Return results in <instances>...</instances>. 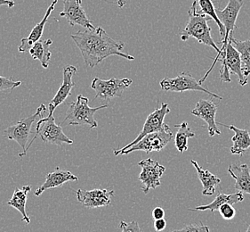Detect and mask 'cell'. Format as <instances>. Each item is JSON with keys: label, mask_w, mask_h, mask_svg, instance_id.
Wrapping results in <instances>:
<instances>
[{"label": "cell", "mask_w": 250, "mask_h": 232, "mask_svg": "<svg viewBox=\"0 0 250 232\" xmlns=\"http://www.w3.org/2000/svg\"><path fill=\"white\" fill-rule=\"evenodd\" d=\"M71 39L79 47L85 66L90 68L99 65L110 56H118L127 60H135V57L123 52L124 42L115 41L107 34L102 27L78 31L71 34Z\"/></svg>", "instance_id": "6da1fadb"}, {"label": "cell", "mask_w": 250, "mask_h": 232, "mask_svg": "<svg viewBox=\"0 0 250 232\" xmlns=\"http://www.w3.org/2000/svg\"><path fill=\"white\" fill-rule=\"evenodd\" d=\"M230 37L227 45L223 46L221 47L220 54L216 56L209 70L207 71L205 76L200 80V82L201 84L206 81L208 76L209 75V73L213 70V68L215 67V63L217 61L222 63L220 69L221 81L223 82H230V74L231 73V74H235L238 76L239 82L241 86H246L248 84V79H246L244 73H243L242 62L240 58V53L234 47V46L232 45Z\"/></svg>", "instance_id": "7a4b0ae2"}, {"label": "cell", "mask_w": 250, "mask_h": 232, "mask_svg": "<svg viewBox=\"0 0 250 232\" xmlns=\"http://www.w3.org/2000/svg\"><path fill=\"white\" fill-rule=\"evenodd\" d=\"M198 0H194L188 12V22L185 29L181 33V40L187 41L190 38H194L200 44H204L213 47L217 55L221 53V48L216 45L215 41L211 36V28L208 23L209 19L208 16L198 13L197 10Z\"/></svg>", "instance_id": "3957f363"}, {"label": "cell", "mask_w": 250, "mask_h": 232, "mask_svg": "<svg viewBox=\"0 0 250 232\" xmlns=\"http://www.w3.org/2000/svg\"><path fill=\"white\" fill-rule=\"evenodd\" d=\"M89 99L82 95L77 96V100L68 104V110L66 112V117L63 122H68L69 125H87L91 129L98 127V123L95 119V114L101 109L108 107V105L90 107Z\"/></svg>", "instance_id": "277c9868"}, {"label": "cell", "mask_w": 250, "mask_h": 232, "mask_svg": "<svg viewBox=\"0 0 250 232\" xmlns=\"http://www.w3.org/2000/svg\"><path fill=\"white\" fill-rule=\"evenodd\" d=\"M45 112H46V107L45 105L42 104L40 105L34 115L21 119V121H17L16 123L11 125L4 131L5 138L17 142L19 146L22 148V153L19 154V157H24L27 155L28 140L30 134L32 133L31 127L34 122L38 121L39 118L40 119L43 117V115Z\"/></svg>", "instance_id": "5b68a950"}, {"label": "cell", "mask_w": 250, "mask_h": 232, "mask_svg": "<svg viewBox=\"0 0 250 232\" xmlns=\"http://www.w3.org/2000/svg\"><path fill=\"white\" fill-rule=\"evenodd\" d=\"M34 135L35 136L33 137L30 144L28 145L27 147L28 150L35 140L36 138L38 137H40V139L45 143L56 145V146L73 144V140L66 136L62 126L55 123V118L53 116H47V117L45 118L42 117L37 121Z\"/></svg>", "instance_id": "8992f818"}, {"label": "cell", "mask_w": 250, "mask_h": 232, "mask_svg": "<svg viewBox=\"0 0 250 232\" xmlns=\"http://www.w3.org/2000/svg\"><path fill=\"white\" fill-rule=\"evenodd\" d=\"M161 90L165 91H173V92H185V91H202L208 95L222 100L223 97L218 96L213 92L207 90L202 86L200 81H196L195 78L190 74V72L183 71L179 75L175 78H164L160 81Z\"/></svg>", "instance_id": "52a82bcc"}, {"label": "cell", "mask_w": 250, "mask_h": 232, "mask_svg": "<svg viewBox=\"0 0 250 232\" xmlns=\"http://www.w3.org/2000/svg\"><path fill=\"white\" fill-rule=\"evenodd\" d=\"M132 83L133 81L128 78H111L107 81L95 78L92 81L91 89L95 91V98H101L104 101H110L114 97L122 96L124 91Z\"/></svg>", "instance_id": "ba28073f"}, {"label": "cell", "mask_w": 250, "mask_h": 232, "mask_svg": "<svg viewBox=\"0 0 250 232\" xmlns=\"http://www.w3.org/2000/svg\"><path fill=\"white\" fill-rule=\"evenodd\" d=\"M173 132L169 126L166 124L161 131L146 135L138 143L122 152L121 155H128L135 151H144L145 153L161 151L173 139Z\"/></svg>", "instance_id": "9c48e42d"}, {"label": "cell", "mask_w": 250, "mask_h": 232, "mask_svg": "<svg viewBox=\"0 0 250 232\" xmlns=\"http://www.w3.org/2000/svg\"><path fill=\"white\" fill-rule=\"evenodd\" d=\"M169 113H170V109L168 107V104L167 103H161V106H157V108L154 110V112H152L151 114L148 116L145 124H144V127H143V130L138 134V136L135 138V140L131 142L129 144H127L126 146L120 148V149H114V151H113L114 155L115 156L121 155L122 152L125 151L131 146L135 145L136 143H138L146 135L161 131L166 125V123L164 122L166 116L168 115Z\"/></svg>", "instance_id": "30bf717a"}, {"label": "cell", "mask_w": 250, "mask_h": 232, "mask_svg": "<svg viewBox=\"0 0 250 232\" xmlns=\"http://www.w3.org/2000/svg\"><path fill=\"white\" fill-rule=\"evenodd\" d=\"M138 165L142 168V172L138 178L141 182L142 191L148 194L150 189L160 187L161 185L160 179L165 172V167L151 158L141 161Z\"/></svg>", "instance_id": "8fae6325"}, {"label": "cell", "mask_w": 250, "mask_h": 232, "mask_svg": "<svg viewBox=\"0 0 250 232\" xmlns=\"http://www.w3.org/2000/svg\"><path fill=\"white\" fill-rule=\"evenodd\" d=\"M243 5V0H229L224 10L216 9L217 16L225 26V38L221 41L222 45H227L230 36L233 34L234 30L238 28V26L236 25V21Z\"/></svg>", "instance_id": "7c38bea8"}, {"label": "cell", "mask_w": 250, "mask_h": 232, "mask_svg": "<svg viewBox=\"0 0 250 232\" xmlns=\"http://www.w3.org/2000/svg\"><path fill=\"white\" fill-rule=\"evenodd\" d=\"M60 16L64 17L70 26H82L85 30L95 29L82 7V0H63V10Z\"/></svg>", "instance_id": "4fadbf2b"}, {"label": "cell", "mask_w": 250, "mask_h": 232, "mask_svg": "<svg viewBox=\"0 0 250 232\" xmlns=\"http://www.w3.org/2000/svg\"><path fill=\"white\" fill-rule=\"evenodd\" d=\"M78 201L85 208H99L110 206L111 197L114 196L113 190L105 188H96L93 190H76Z\"/></svg>", "instance_id": "5bb4252c"}, {"label": "cell", "mask_w": 250, "mask_h": 232, "mask_svg": "<svg viewBox=\"0 0 250 232\" xmlns=\"http://www.w3.org/2000/svg\"><path fill=\"white\" fill-rule=\"evenodd\" d=\"M216 112L217 106L212 99H201L197 102L195 108L191 111V115L199 117L208 124V135L210 137L221 135V131L215 121Z\"/></svg>", "instance_id": "9a60e30c"}, {"label": "cell", "mask_w": 250, "mask_h": 232, "mask_svg": "<svg viewBox=\"0 0 250 232\" xmlns=\"http://www.w3.org/2000/svg\"><path fill=\"white\" fill-rule=\"evenodd\" d=\"M77 71H78L77 67L73 66H67L63 69L62 83L57 91V93L54 96V98L51 100L48 105V110H49L48 116H53L55 109L65 101L68 96H70L71 91L75 86V83L73 82V76L75 75Z\"/></svg>", "instance_id": "2e32d148"}, {"label": "cell", "mask_w": 250, "mask_h": 232, "mask_svg": "<svg viewBox=\"0 0 250 232\" xmlns=\"http://www.w3.org/2000/svg\"><path fill=\"white\" fill-rule=\"evenodd\" d=\"M79 178L72 174L70 171L61 170L60 167H56L54 172L48 173L45 177V181L37 190L34 195L40 197L43 192L55 187H60L68 182H78Z\"/></svg>", "instance_id": "e0dca14e"}, {"label": "cell", "mask_w": 250, "mask_h": 232, "mask_svg": "<svg viewBox=\"0 0 250 232\" xmlns=\"http://www.w3.org/2000/svg\"><path fill=\"white\" fill-rule=\"evenodd\" d=\"M57 2H58V0H54V1L51 3L49 7L47 8V10L45 12V16L43 17V19L41 20V22H40V23L32 29L31 32L30 33V35L28 36L27 38L21 39L20 46H19V48H18L19 52H21V53H24V52H27V51H30L31 46L34 45L35 43H37L38 41H40L41 37L43 35V32H44L45 23H47L48 18L50 17L52 12L55 9V5L57 4Z\"/></svg>", "instance_id": "ac0fdd59"}, {"label": "cell", "mask_w": 250, "mask_h": 232, "mask_svg": "<svg viewBox=\"0 0 250 232\" xmlns=\"http://www.w3.org/2000/svg\"><path fill=\"white\" fill-rule=\"evenodd\" d=\"M228 172L235 180V189L250 195V167L246 163L231 164Z\"/></svg>", "instance_id": "d6986e66"}, {"label": "cell", "mask_w": 250, "mask_h": 232, "mask_svg": "<svg viewBox=\"0 0 250 232\" xmlns=\"http://www.w3.org/2000/svg\"><path fill=\"white\" fill-rule=\"evenodd\" d=\"M221 126L230 129L234 131V136L231 138L233 145L230 147V153L232 155L242 156L250 147V134L246 129H239L234 125H226L221 122H217Z\"/></svg>", "instance_id": "ffe728a7"}, {"label": "cell", "mask_w": 250, "mask_h": 232, "mask_svg": "<svg viewBox=\"0 0 250 232\" xmlns=\"http://www.w3.org/2000/svg\"><path fill=\"white\" fill-rule=\"evenodd\" d=\"M190 163L194 166L198 173V177L203 186L202 195L213 196L215 193V188L220 184V178L211 173L208 170H204L194 160H190Z\"/></svg>", "instance_id": "44dd1931"}, {"label": "cell", "mask_w": 250, "mask_h": 232, "mask_svg": "<svg viewBox=\"0 0 250 232\" xmlns=\"http://www.w3.org/2000/svg\"><path fill=\"white\" fill-rule=\"evenodd\" d=\"M244 200V197L242 192L238 191L233 194H225V193H219L218 196L215 197V200L208 205L206 206H200L195 207L193 209H189L190 211H207L209 210L211 212H215L216 210L219 209V207L225 204H230L234 205L238 203L242 202Z\"/></svg>", "instance_id": "7402d4cb"}, {"label": "cell", "mask_w": 250, "mask_h": 232, "mask_svg": "<svg viewBox=\"0 0 250 232\" xmlns=\"http://www.w3.org/2000/svg\"><path fill=\"white\" fill-rule=\"evenodd\" d=\"M52 40H40L31 46L30 55L34 60H39L43 68L47 69L49 66L52 53L50 51V46L52 45Z\"/></svg>", "instance_id": "603a6c76"}, {"label": "cell", "mask_w": 250, "mask_h": 232, "mask_svg": "<svg viewBox=\"0 0 250 232\" xmlns=\"http://www.w3.org/2000/svg\"><path fill=\"white\" fill-rule=\"evenodd\" d=\"M30 191H31L30 186H24L21 188H15L10 200L7 202L8 206L14 207L15 209L21 212V214L22 215V221L25 222L27 224L30 223V218L26 212L27 197Z\"/></svg>", "instance_id": "cb8c5ba5"}, {"label": "cell", "mask_w": 250, "mask_h": 232, "mask_svg": "<svg viewBox=\"0 0 250 232\" xmlns=\"http://www.w3.org/2000/svg\"><path fill=\"white\" fill-rule=\"evenodd\" d=\"M175 127L177 128L175 136V147L182 154L188 149V139L195 137V133L191 131L186 121H183L180 124H175Z\"/></svg>", "instance_id": "d4e9b609"}, {"label": "cell", "mask_w": 250, "mask_h": 232, "mask_svg": "<svg viewBox=\"0 0 250 232\" xmlns=\"http://www.w3.org/2000/svg\"><path fill=\"white\" fill-rule=\"evenodd\" d=\"M230 40L232 45L234 46V47L240 53L243 73L246 79H248L250 75V40L239 41L234 39L232 36L230 37Z\"/></svg>", "instance_id": "484cf974"}, {"label": "cell", "mask_w": 250, "mask_h": 232, "mask_svg": "<svg viewBox=\"0 0 250 232\" xmlns=\"http://www.w3.org/2000/svg\"><path fill=\"white\" fill-rule=\"evenodd\" d=\"M198 4L200 6V10L198 11V13L203 14V15L208 16L209 18H212L216 23V25L218 26L222 39H224L225 35V26L222 23V22L217 16L216 8L214 5V3L212 2V0H198Z\"/></svg>", "instance_id": "4316f807"}, {"label": "cell", "mask_w": 250, "mask_h": 232, "mask_svg": "<svg viewBox=\"0 0 250 232\" xmlns=\"http://www.w3.org/2000/svg\"><path fill=\"white\" fill-rule=\"evenodd\" d=\"M21 85V81H15L12 78L0 76V92L6 91H12L15 90V88H18Z\"/></svg>", "instance_id": "83f0119b"}, {"label": "cell", "mask_w": 250, "mask_h": 232, "mask_svg": "<svg viewBox=\"0 0 250 232\" xmlns=\"http://www.w3.org/2000/svg\"><path fill=\"white\" fill-rule=\"evenodd\" d=\"M171 232H209V228L200 222L199 224H189L180 230L171 231Z\"/></svg>", "instance_id": "f1b7e54d"}, {"label": "cell", "mask_w": 250, "mask_h": 232, "mask_svg": "<svg viewBox=\"0 0 250 232\" xmlns=\"http://www.w3.org/2000/svg\"><path fill=\"white\" fill-rule=\"evenodd\" d=\"M218 211L220 212L221 216L227 221L232 220L233 218L235 217V208L232 207V205H230V204H225V205L221 206Z\"/></svg>", "instance_id": "f546056e"}, {"label": "cell", "mask_w": 250, "mask_h": 232, "mask_svg": "<svg viewBox=\"0 0 250 232\" xmlns=\"http://www.w3.org/2000/svg\"><path fill=\"white\" fill-rule=\"evenodd\" d=\"M120 232H143L139 226V223L135 221L130 222L121 221L120 223Z\"/></svg>", "instance_id": "4dcf8cb0"}, {"label": "cell", "mask_w": 250, "mask_h": 232, "mask_svg": "<svg viewBox=\"0 0 250 232\" xmlns=\"http://www.w3.org/2000/svg\"><path fill=\"white\" fill-rule=\"evenodd\" d=\"M151 215L155 220L164 219V217H165V211H164V209L162 207H156V208L152 210Z\"/></svg>", "instance_id": "1f68e13d"}, {"label": "cell", "mask_w": 250, "mask_h": 232, "mask_svg": "<svg viewBox=\"0 0 250 232\" xmlns=\"http://www.w3.org/2000/svg\"><path fill=\"white\" fill-rule=\"evenodd\" d=\"M166 226H167V222H166L165 219L155 220V222H154V229H155L156 232H160L164 231Z\"/></svg>", "instance_id": "d6a6232c"}, {"label": "cell", "mask_w": 250, "mask_h": 232, "mask_svg": "<svg viewBox=\"0 0 250 232\" xmlns=\"http://www.w3.org/2000/svg\"><path fill=\"white\" fill-rule=\"evenodd\" d=\"M15 3L13 0H0V6L2 5H6L7 7L12 8L15 6Z\"/></svg>", "instance_id": "836d02e7"}, {"label": "cell", "mask_w": 250, "mask_h": 232, "mask_svg": "<svg viewBox=\"0 0 250 232\" xmlns=\"http://www.w3.org/2000/svg\"><path fill=\"white\" fill-rule=\"evenodd\" d=\"M115 3L120 8H122L126 4V0H115Z\"/></svg>", "instance_id": "e575fe53"}, {"label": "cell", "mask_w": 250, "mask_h": 232, "mask_svg": "<svg viewBox=\"0 0 250 232\" xmlns=\"http://www.w3.org/2000/svg\"><path fill=\"white\" fill-rule=\"evenodd\" d=\"M245 232H250V226H249V227H248V229H247V231H246Z\"/></svg>", "instance_id": "d590c367"}]
</instances>
